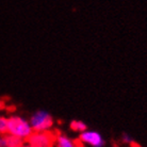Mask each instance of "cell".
<instances>
[{
	"mask_svg": "<svg viewBox=\"0 0 147 147\" xmlns=\"http://www.w3.org/2000/svg\"><path fill=\"white\" fill-rule=\"evenodd\" d=\"M53 147H82L79 141L74 140L65 133H57L55 136Z\"/></svg>",
	"mask_w": 147,
	"mask_h": 147,
	"instance_id": "obj_5",
	"label": "cell"
},
{
	"mask_svg": "<svg viewBox=\"0 0 147 147\" xmlns=\"http://www.w3.org/2000/svg\"><path fill=\"white\" fill-rule=\"evenodd\" d=\"M19 147H32V146H31V145H29L28 143H24L22 145H20Z\"/></svg>",
	"mask_w": 147,
	"mask_h": 147,
	"instance_id": "obj_11",
	"label": "cell"
},
{
	"mask_svg": "<svg viewBox=\"0 0 147 147\" xmlns=\"http://www.w3.org/2000/svg\"><path fill=\"white\" fill-rule=\"evenodd\" d=\"M0 147H3V138L0 136Z\"/></svg>",
	"mask_w": 147,
	"mask_h": 147,
	"instance_id": "obj_10",
	"label": "cell"
},
{
	"mask_svg": "<svg viewBox=\"0 0 147 147\" xmlns=\"http://www.w3.org/2000/svg\"><path fill=\"white\" fill-rule=\"evenodd\" d=\"M55 134L52 131H33L27 139L32 147H53Z\"/></svg>",
	"mask_w": 147,
	"mask_h": 147,
	"instance_id": "obj_3",
	"label": "cell"
},
{
	"mask_svg": "<svg viewBox=\"0 0 147 147\" xmlns=\"http://www.w3.org/2000/svg\"><path fill=\"white\" fill-rule=\"evenodd\" d=\"M79 142L81 145L88 147H103L106 145V141L99 133L96 130L92 129H86L83 132L79 133Z\"/></svg>",
	"mask_w": 147,
	"mask_h": 147,
	"instance_id": "obj_4",
	"label": "cell"
},
{
	"mask_svg": "<svg viewBox=\"0 0 147 147\" xmlns=\"http://www.w3.org/2000/svg\"><path fill=\"white\" fill-rule=\"evenodd\" d=\"M33 131H51L55 126V118L46 110L35 111L29 118Z\"/></svg>",
	"mask_w": 147,
	"mask_h": 147,
	"instance_id": "obj_2",
	"label": "cell"
},
{
	"mask_svg": "<svg viewBox=\"0 0 147 147\" xmlns=\"http://www.w3.org/2000/svg\"><path fill=\"white\" fill-rule=\"evenodd\" d=\"M3 138V147H19L24 144V141L16 138V136L5 133L2 136Z\"/></svg>",
	"mask_w": 147,
	"mask_h": 147,
	"instance_id": "obj_6",
	"label": "cell"
},
{
	"mask_svg": "<svg viewBox=\"0 0 147 147\" xmlns=\"http://www.w3.org/2000/svg\"><path fill=\"white\" fill-rule=\"evenodd\" d=\"M33 129L28 118L24 117L22 115H11L7 117V133L18 138L24 142L31 136Z\"/></svg>",
	"mask_w": 147,
	"mask_h": 147,
	"instance_id": "obj_1",
	"label": "cell"
},
{
	"mask_svg": "<svg viewBox=\"0 0 147 147\" xmlns=\"http://www.w3.org/2000/svg\"><path fill=\"white\" fill-rule=\"evenodd\" d=\"M2 108H3V103H2V102H1V101H0V110H1Z\"/></svg>",
	"mask_w": 147,
	"mask_h": 147,
	"instance_id": "obj_12",
	"label": "cell"
},
{
	"mask_svg": "<svg viewBox=\"0 0 147 147\" xmlns=\"http://www.w3.org/2000/svg\"><path fill=\"white\" fill-rule=\"evenodd\" d=\"M121 142L124 144H127V145H132L133 144V139L130 134H127V133H124L121 136Z\"/></svg>",
	"mask_w": 147,
	"mask_h": 147,
	"instance_id": "obj_9",
	"label": "cell"
},
{
	"mask_svg": "<svg viewBox=\"0 0 147 147\" xmlns=\"http://www.w3.org/2000/svg\"><path fill=\"white\" fill-rule=\"evenodd\" d=\"M7 133V117L0 115V136Z\"/></svg>",
	"mask_w": 147,
	"mask_h": 147,
	"instance_id": "obj_8",
	"label": "cell"
},
{
	"mask_svg": "<svg viewBox=\"0 0 147 147\" xmlns=\"http://www.w3.org/2000/svg\"><path fill=\"white\" fill-rule=\"evenodd\" d=\"M69 128L73 130L74 132L81 133L88 129V126H86V124H85L84 121H80V119H74V121H70Z\"/></svg>",
	"mask_w": 147,
	"mask_h": 147,
	"instance_id": "obj_7",
	"label": "cell"
}]
</instances>
